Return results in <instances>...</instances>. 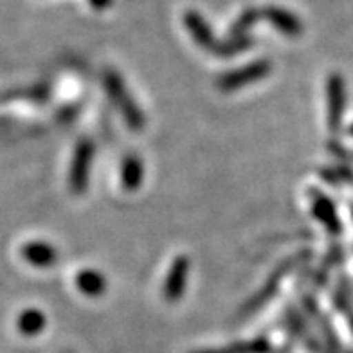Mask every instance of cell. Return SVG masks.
Segmentation results:
<instances>
[{
  "label": "cell",
  "mask_w": 353,
  "mask_h": 353,
  "mask_svg": "<svg viewBox=\"0 0 353 353\" xmlns=\"http://www.w3.org/2000/svg\"><path fill=\"white\" fill-rule=\"evenodd\" d=\"M103 83H105V88H107L110 101L116 105L117 110L121 112L123 117H125V123L128 125V128L141 130L144 126L143 112L137 107V103L132 99L128 88L123 83V79L116 72L108 70L107 74H105V79H103Z\"/></svg>",
  "instance_id": "cell-1"
},
{
  "label": "cell",
  "mask_w": 353,
  "mask_h": 353,
  "mask_svg": "<svg viewBox=\"0 0 353 353\" xmlns=\"http://www.w3.org/2000/svg\"><path fill=\"white\" fill-rule=\"evenodd\" d=\"M94 159V144L88 139L79 141L76 146L72 164L69 172V184L74 195H83L88 186V175Z\"/></svg>",
  "instance_id": "cell-2"
},
{
  "label": "cell",
  "mask_w": 353,
  "mask_h": 353,
  "mask_svg": "<svg viewBox=\"0 0 353 353\" xmlns=\"http://www.w3.org/2000/svg\"><path fill=\"white\" fill-rule=\"evenodd\" d=\"M270 72V61L267 60H258L251 65H245L242 69L229 70L228 74L220 76L219 81H216V87L222 90V92H232V90H238V88H243L247 85H252L256 81H261L265 76Z\"/></svg>",
  "instance_id": "cell-3"
},
{
  "label": "cell",
  "mask_w": 353,
  "mask_h": 353,
  "mask_svg": "<svg viewBox=\"0 0 353 353\" xmlns=\"http://www.w3.org/2000/svg\"><path fill=\"white\" fill-rule=\"evenodd\" d=\"M188 274H190V260L186 256H176L163 285V298L168 303L181 301L186 290Z\"/></svg>",
  "instance_id": "cell-4"
},
{
  "label": "cell",
  "mask_w": 353,
  "mask_h": 353,
  "mask_svg": "<svg viewBox=\"0 0 353 353\" xmlns=\"http://www.w3.org/2000/svg\"><path fill=\"white\" fill-rule=\"evenodd\" d=\"M328 126L332 132H337L341 128L343 121L344 107H346V87H344V79L341 74H332L328 78Z\"/></svg>",
  "instance_id": "cell-5"
},
{
  "label": "cell",
  "mask_w": 353,
  "mask_h": 353,
  "mask_svg": "<svg viewBox=\"0 0 353 353\" xmlns=\"http://www.w3.org/2000/svg\"><path fill=\"white\" fill-rule=\"evenodd\" d=\"M121 184L126 191L139 190L144 179V166L137 155H126L121 163Z\"/></svg>",
  "instance_id": "cell-6"
},
{
  "label": "cell",
  "mask_w": 353,
  "mask_h": 353,
  "mask_svg": "<svg viewBox=\"0 0 353 353\" xmlns=\"http://www.w3.org/2000/svg\"><path fill=\"white\" fill-rule=\"evenodd\" d=\"M23 258L34 267H52L58 260V252L46 242H31L23 247Z\"/></svg>",
  "instance_id": "cell-7"
},
{
  "label": "cell",
  "mask_w": 353,
  "mask_h": 353,
  "mask_svg": "<svg viewBox=\"0 0 353 353\" xmlns=\"http://www.w3.org/2000/svg\"><path fill=\"white\" fill-rule=\"evenodd\" d=\"M76 287L79 288V292H83L88 298H99L105 292V288H107V281H105L103 274H99L98 270L87 269L81 270L76 276Z\"/></svg>",
  "instance_id": "cell-8"
},
{
  "label": "cell",
  "mask_w": 353,
  "mask_h": 353,
  "mask_svg": "<svg viewBox=\"0 0 353 353\" xmlns=\"http://www.w3.org/2000/svg\"><path fill=\"white\" fill-rule=\"evenodd\" d=\"M312 205H314V214L321 220V223H325L326 228H328V231H339V216L335 213V208L330 200L326 199V196L317 195L314 196V204Z\"/></svg>",
  "instance_id": "cell-9"
},
{
  "label": "cell",
  "mask_w": 353,
  "mask_h": 353,
  "mask_svg": "<svg viewBox=\"0 0 353 353\" xmlns=\"http://www.w3.org/2000/svg\"><path fill=\"white\" fill-rule=\"evenodd\" d=\"M294 260H296V258H294ZM294 260H290V261H287V263L281 265V269H278V272H276V274L270 278L269 283L261 288L260 292H258V296H256L252 301H249V305H247V310H251V308H252V310H258V308H260L263 303H267L270 298H272V296H274L276 287H278V281H281V278L287 274L288 270L292 269V265H290V263H292Z\"/></svg>",
  "instance_id": "cell-10"
},
{
  "label": "cell",
  "mask_w": 353,
  "mask_h": 353,
  "mask_svg": "<svg viewBox=\"0 0 353 353\" xmlns=\"http://www.w3.org/2000/svg\"><path fill=\"white\" fill-rule=\"evenodd\" d=\"M270 350V344L267 339H252L242 341V343H232L229 346L216 350H204L196 353H267Z\"/></svg>",
  "instance_id": "cell-11"
},
{
  "label": "cell",
  "mask_w": 353,
  "mask_h": 353,
  "mask_svg": "<svg viewBox=\"0 0 353 353\" xmlns=\"http://www.w3.org/2000/svg\"><path fill=\"white\" fill-rule=\"evenodd\" d=\"M267 14H269L270 22L274 23L278 29H281L285 34H288V37H298L301 33V23L292 14L278 10H269Z\"/></svg>",
  "instance_id": "cell-12"
},
{
  "label": "cell",
  "mask_w": 353,
  "mask_h": 353,
  "mask_svg": "<svg viewBox=\"0 0 353 353\" xmlns=\"http://www.w3.org/2000/svg\"><path fill=\"white\" fill-rule=\"evenodd\" d=\"M46 328V317L42 312L28 310L19 317V330L26 335H37Z\"/></svg>",
  "instance_id": "cell-13"
},
{
  "label": "cell",
  "mask_w": 353,
  "mask_h": 353,
  "mask_svg": "<svg viewBox=\"0 0 353 353\" xmlns=\"http://www.w3.org/2000/svg\"><path fill=\"white\" fill-rule=\"evenodd\" d=\"M350 134H352V135H353V125H352V126H350Z\"/></svg>",
  "instance_id": "cell-14"
}]
</instances>
